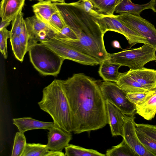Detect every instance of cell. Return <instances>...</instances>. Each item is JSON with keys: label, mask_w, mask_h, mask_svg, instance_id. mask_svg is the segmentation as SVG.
I'll return each mask as SVG.
<instances>
[{"label": "cell", "mask_w": 156, "mask_h": 156, "mask_svg": "<svg viewBox=\"0 0 156 156\" xmlns=\"http://www.w3.org/2000/svg\"><path fill=\"white\" fill-rule=\"evenodd\" d=\"M62 82L70 106L72 132H90L108 124L105 101L96 81L78 73Z\"/></svg>", "instance_id": "cell-1"}, {"label": "cell", "mask_w": 156, "mask_h": 156, "mask_svg": "<svg viewBox=\"0 0 156 156\" xmlns=\"http://www.w3.org/2000/svg\"><path fill=\"white\" fill-rule=\"evenodd\" d=\"M73 30L78 40L56 38L94 58L100 64L108 59L109 53L105 46L104 34L95 18L87 15L77 17L74 21Z\"/></svg>", "instance_id": "cell-2"}, {"label": "cell", "mask_w": 156, "mask_h": 156, "mask_svg": "<svg viewBox=\"0 0 156 156\" xmlns=\"http://www.w3.org/2000/svg\"><path fill=\"white\" fill-rule=\"evenodd\" d=\"M41 108L52 118L55 126L68 132H72L70 106L62 80L55 79L43 89Z\"/></svg>", "instance_id": "cell-3"}, {"label": "cell", "mask_w": 156, "mask_h": 156, "mask_svg": "<svg viewBox=\"0 0 156 156\" xmlns=\"http://www.w3.org/2000/svg\"><path fill=\"white\" fill-rule=\"evenodd\" d=\"M30 61L41 74L56 76L65 60L43 43H35L29 48Z\"/></svg>", "instance_id": "cell-4"}, {"label": "cell", "mask_w": 156, "mask_h": 156, "mask_svg": "<svg viewBox=\"0 0 156 156\" xmlns=\"http://www.w3.org/2000/svg\"><path fill=\"white\" fill-rule=\"evenodd\" d=\"M156 52L155 49L146 44L138 48L109 53L108 59L112 62L135 70L143 68L150 62L156 61Z\"/></svg>", "instance_id": "cell-5"}, {"label": "cell", "mask_w": 156, "mask_h": 156, "mask_svg": "<svg viewBox=\"0 0 156 156\" xmlns=\"http://www.w3.org/2000/svg\"><path fill=\"white\" fill-rule=\"evenodd\" d=\"M100 87L105 101L110 102L127 115H134L136 106L127 98V93L116 83L105 81L100 84Z\"/></svg>", "instance_id": "cell-6"}, {"label": "cell", "mask_w": 156, "mask_h": 156, "mask_svg": "<svg viewBox=\"0 0 156 156\" xmlns=\"http://www.w3.org/2000/svg\"><path fill=\"white\" fill-rule=\"evenodd\" d=\"M102 32L115 31L124 35L128 41L130 47L137 43L148 44L147 40L140 35L120 22L115 15L108 16L100 14L96 17Z\"/></svg>", "instance_id": "cell-7"}, {"label": "cell", "mask_w": 156, "mask_h": 156, "mask_svg": "<svg viewBox=\"0 0 156 156\" xmlns=\"http://www.w3.org/2000/svg\"><path fill=\"white\" fill-rule=\"evenodd\" d=\"M40 42L47 46L65 59L71 60L86 65L95 66L100 64L94 58L79 51L67 43L57 38L51 39Z\"/></svg>", "instance_id": "cell-8"}, {"label": "cell", "mask_w": 156, "mask_h": 156, "mask_svg": "<svg viewBox=\"0 0 156 156\" xmlns=\"http://www.w3.org/2000/svg\"><path fill=\"white\" fill-rule=\"evenodd\" d=\"M115 17L123 24L145 38L148 44L156 49V28L154 25L140 16L122 13Z\"/></svg>", "instance_id": "cell-9"}, {"label": "cell", "mask_w": 156, "mask_h": 156, "mask_svg": "<svg viewBox=\"0 0 156 156\" xmlns=\"http://www.w3.org/2000/svg\"><path fill=\"white\" fill-rule=\"evenodd\" d=\"M24 21L28 34V50L31 45L38 42L56 38L60 33L35 15L26 18Z\"/></svg>", "instance_id": "cell-10"}, {"label": "cell", "mask_w": 156, "mask_h": 156, "mask_svg": "<svg viewBox=\"0 0 156 156\" xmlns=\"http://www.w3.org/2000/svg\"><path fill=\"white\" fill-rule=\"evenodd\" d=\"M134 115H126L123 127V139L137 156H154L144 147L137 136Z\"/></svg>", "instance_id": "cell-11"}, {"label": "cell", "mask_w": 156, "mask_h": 156, "mask_svg": "<svg viewBox=\"0 0 156 156\" xmlns=\"http://www.w3.org/2000/svg\"><path fill=\"white\" fill-rule=\"evenodd\" d=\"M48 130L46 145L50 151H62L72 139L71 132H67L58 127L54 126Z\"/></svg>", "instance_id": "cell-12"}, {"label": "cell", "mask_w": 156, "mask_h": 156, "mask_svg": "<svg viewBox=\"0 0 156 156\" xmlns=\"http://www.w3.org/2000/svg\"><path fill=\"white\" fill-rule=\"evenodd\" d=\"M108 122L112 136H123V127L126 115L114 104L106 101Z\"/></svg>", "instance_id": "cell-13"}, {"label": "cell", "mask_w": 156, "mask_h": 156, "mask_svg": "<svg viewBox=\"0 0 156 156\" xmlns=\"http://www.w3.org/2000/svg\"><path fill=\"white\" fill-rule=\"evenodd\" d=\"M127 73L141 85L151 90L156 87V70L143 67L129 70Z\"/></svg>", "instance_id": "cell-14"}, {"label": "cell", "mask_w": 156, "mask_h": 156, "mask_svg": "<svg viewBox=\"0 0 156 156\" xmlns=\"http://www.w3.org/2000/svg\"><path fill=\"white\" fill-rule=\"evenodd\" d=\"M13 124L18 129L19 131L24 133L27 131L36 129L49 130L55 126L53 122L42 121L31 117H22L12 119Z\"/></svg>", "instance_id": "cell-15"}, {"label": "cell", "mask_w": 156, "mask_h": 156, "mask_svg": "<svg viewBox=\"0 0 156 156\" xmlns=\"http://www.w3.org/2000/svg\"><path fill=\"white\" fill-rule=\"evenodd\" d=\"M25 0H2L0 6V16L2 20L11 19L12 21L22 10Z\"/></svg>", "instance_id": "cell-16"}, {"label": "cell", "mask_w": 156, "mask_h": 156, "mask_svg": "<svg viewBox=\"0 0 156 156\" xmlns=\"http://www.w3.org/2000/svg\"><path fill=\"white\" fill-rule=\"evenodd\" d=\"M32 7L35 15L43 22L49 25L51 16L58 11L54 2L47 0L39 1Z\"/></svg>", "instance_id": "cell-17"}, {"label": "cell", "mask_w": 156, "mask_h": 156, "mask_svg": "<svg viewBox=\"0 0 156 156\" xmlns=\"http://www.w3.org/2000/svg\"><path fill=\"white\" fill-rule=\"evenodd\" d=\"M99 64L98 73L104 80L116 83L122 74L119 71V69L121 66L112 62L108 59L102 62Z\"/></svg>", "instance_id": "cell-18"}, {"label": "cell", "mask_w": 156, "mask_h": 156, "mask_svg": "<svg viewBox=\"0 0 156 156\" xmlns=\"http://www.w3.org/2000/svg\"><path fill=\"white\" fill-rule=\"evenodd\" d=\"M62 151H51L46 144L40 143H27L22 156H64Z\"/></svg>", "instance_id": "cell-19"}, {"label": "cell", "mask_w": 156, "mask_h": 156, "mask_svg": "<svg viewBox=\"0 0 156 156\" xmlns=\"http://www.w3.org/2000/svg\"><path fill=\"white\" fill-rule=\"evenodd\" d=\"M148 99L142 105L136 107V112L145 119L150 120L156 114V87Z\"/></svg>", "instance_id": "cell-20"}, {"label": "cell", "mask_w": 156, "mask_h": 156, "mask_svg": "<svg viewBox=\"0 0 156 156\" xmlns=\"http://www.w3.org/2000/svg\"><path fill=\"white\" fill-rule=\"evenodd\" d=\"M116 83L127 93L148 92L151 90L138 82L128 75L126 72L122 73Z\"/></svg>", "instance_id": "cell-21"}, {"label": "cell", "mask_w": 156, "mask_h": 156, "mask_svg": "<svg viewBox=\"0 0 156 156\" xmlns=\"http://www.w3.org/2000/svg\"><path fill=\"white\" fill-rule=\"evenodd\" d=\"M150 9V2L144 4L139 5L133 3L131 0H120L116 6L115 12L119 13H127L140 16L144 10Z\"/></svg>", "instance_id": "cell-22"}, {"label": "cell", "mask_w": 156, "mask_h": 156, "mask_svg": "<svg viewBox=\"0 0 156 156\" xmlns=\"http://www.w3.org/2000/svg\"><path fill=\"white\" fill-rule=\"evenodd\" d=\"M98 12L104 15H114L115 8L120 0H89Z\"/></svg>", "instance_id": "cell-23"}, {"label": "cell", "mask_w": 156, "mask_h": 156, "mask_svg": "<svg viewBox=\"0 0 156 156\" xmlns=\"http://www.w3.org/2000/svg\"><path fill=\"white\" fill-rule=\"evenodd\" d=\"M64 156H105L101 153L93 149H86L79 146L69 144L65 148Z\"/></svg>", "instance_id": "cell-24"}, {"label": "cell", "mask_w": 156, "mask_h": 156, "mask_svg": "<svg viewBox=\"0 0 156 156\" xmlns=\"http://www.w3.org/2000/svg\"><path fill=\"white\" fill-rule=\"evenodd\" d=\"M105 155L107 156H137L133 150L123 139L118 145L107 150Z\"/></svg>", "instance_id": "cell-25"}, {"label": "cell", "mask_w": 156, "mask_h": 156, "mask_svg": "<svg viewBox=\"0 0 156 156\" xmlns=\"http://www.w3.org/2000/svg\"><path fill=\"white\" fill-rule=\"evenodd\" d=\"M26 139L24 133L17 132L14 139L12 156H22L25 150Z\"/></svg>", "instance_id": "cell-26"}, {"label": "cell", "mask_w": 156, "mask_h": 156, "mask_svg": "<svg viewBox=\"0 0 156 156\" xmlns=\"http://www.w3.org/2000/svg\"><path fill=\"white\" fill-rule=\"evenodd\" d=\"M152 89L148 92L127 93L126 97L136 107L142 105L148 99L152 93Z\"/></svg>", "instance_id": "cell-27"}, {"label": "cell", "mask_w": 156, "mask_h": 156, "mask_svg": "<svg viewBox=\"0 0 156 156\" xmlns=\"http://www.w3.org/2000/svg\"><path fill=\"white\" fill-rule=\"evenodd\" d=\"M12 49L17 59L23 62L24 55L26 53L20 40L19 36H15L10 38Z\"/></svg>", "instance_id": "cell-28"}, {"label": "cell", "mask_w": 156, "mask_h": 156, "mask_svg": "<svg viewBox=\"0 0 156 156\" xmlns=\"http://www.w3.org/2000/svg\"><path fill=\"white\" fill-rule=\"evenodd\" d=\"M136 126L137 131L144 134L156 141V125L136 123Z\"/></svg>", "instance_id": "cell-29"}, {"label": "cell", "mask_w": 156, "mask_h": 156, "mask_svg": "<svg viewBox=\"0 0 156 156\" xmlns=\"http://www.w3.org/2000/svg\"><path fill=\"white\" fill-rule=\"evenodd\" d=\"M136 133L138 137L144 147L154 156H156V141L144 134L137 131Z\"/></svg>", "instance_id": "cell-30"}, {"label": "cell", "mask_w": 156, "mask_h": 156, "mask_svg": "<svg viewBox=\"0 0 156 156\" xmlns=\"http://www.w3.org/2000/svg\"><path fill=\"white\" fill-rule=\"evenodd\" d=\"M23 16L24 14L21 10L12 20V28L10 30L11 37L15 36H19L20 34L24 20Z\"/></svg>", "instance_id": "cell-31"}, {"label": "cell", "mask_w": 156, "mask_h": 156, "mask_svg": "<svg viewBox=\"0 0 156 156\" xmlns=\"http://www.w3.org/2000/svg\"><path fill=\"white\" fill-rule=\"evenodd\" d=\"M11 37V32L5 28L0 30V51L5 59L8 57L7 41Z\"/></svg>", "instance_id": "cell-32"}, {"label": "cell", "mask_w": 156, "mask_h": 156, "mask_svg": "<svg viewBox=\"0 0 156 156\" xmlns=\"http://www.w3.org/2000/svg\"><path fill=\"white\" fill-rule=\"evenodd\" d=\"M49 24L59 31L66 25L58 11L51 16L49 21Z\"/></svg>", "instance_id": "cell-33"}, {"label": "cell", "mask_w": 156, "mask_h": 156, "mask_svg": "<svg viewBox=\"0 0 156 156\" xmlns=\"http://www.w3.org/2000/svg\"><path fill=\"white\" fill-rule=\"evenodd\" d=\"M60 33L56 38L78 40L77 36L74 32L67 25L65 26L60 31Z\"/></svg>", "instance_id": "cell-34"}, {"label": "cell", "mask_w": 156, "mask_h": 156, "mask_svg": "<svg viewBox=\"0 0 156 156\" xmlns=\"http://www.w3.org/2000/svg\"><path fill=\"white\" fill-rule=\"evenodd\" d=\"M19 37L22 46L26 52L28 51V34L25 22H23L22 29Z\"/></svg>", "instance_id": "cell-35"}, {"label": "cell", "mask_w": 156, "mask_h": 156, "mask_svg": "<svg viewBox=\"0 0 156 156\" xmlns=\"http://www.w3.org/2000/svg\"><path fill=\"white\" fill-rule=\"evenodd\" d=\"M80 3L84 9L92 16L96 17L99 16L101 13L95 9L91 2L89 0H80Z\"/></svg>", "instance_id": "cell-36"}, {"label": "cell", "mask_w": 156, "mask_h": 156, "mask_svg": "<svg viewBox=\"0 0 156 156\" xmlns=\"http://www.w3.org/2000/svg\"><path fill=\"white\" fill-rule=\"evenodd\" d=\"M12 21V20L10 19L5 20H2L0 25V30L4 28H7Z\"/></svg>", "instance_id": "cell-37"}, {"label": "cell", "mask_w": 156, "mask_h": 156, "mask_svg": "<svg viewBox=\"0 0 156 156\" xmlns=\"http://www.w3.org/2000/svg\"><path fill=\"white\" fill-rule=\"evenodd\" d=\"M150 9L156 12V0H151L150 1Z\"/></svg>", "instance_id": "cell-38"}, {"label": "cell", "mask_w": 156, "mask_h": 156, "mask_svg": "<svg viewBox=\"0 0 156 156\" xmlns=\"http://www.w3.org/2000/svg\"><path fill=\"white\" fill-rule=\"evenodd\" d=\"M54 2L65 3V0H47Z\"/></svg>", "instance_id": "cell-39"}, {"label": "cell", "mask_w": 156, "mask_h": 156, "mask_svg": "<svg viewBox=\"0 0 156 156\" xmlns=\"http://www.w3.org/2000/svg\"><path fill=\"white\" fill-rule=\"evenodd\" d=\"M30 0L32 1V0ZM37 0V1H40L43 0Z\"/></svg>", "instance_id": "cell-40"}, {"label": "cell", "mask_w": 156, "mask_h": 156, "mask_svg": "<svg viewBox=\"0 0 156 156\" xmlns=\"http://www.w3.org/2000/svg\"><path fill=\"white\" fill-rule=\"evenodd\" d=\"M81 0V1H83V0Z\"/></svg>", "instance_id": "cell-41"}, {"label": "cell", "mask_w": 156, "mask_h": 156, "mask_svg": "<svg viewBox=\"0 0 156 156\" xmlns=\"http://www.w3.org/2000/svg\"></svg>", "instance_id": "cell-42"}]
</instances>
